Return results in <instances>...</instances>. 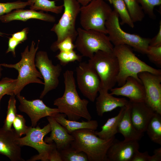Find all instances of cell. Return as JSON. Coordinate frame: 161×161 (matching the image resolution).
<instances>
[{
    "label": "cell",
    "mask_w": 161,
    "mask_h": 161,
    "mask_svg": "<svg viewBox=\"0 0 161 161\" xmlns=\"http://www.w3.org/2000/svg\"><path fill=\"white\" fill-rule=\"evenodd\" d=\"M63 76L64 91L62 96L54 101V105L57 106L59 113L65 114L69 120L78 121L83 118L87 120H91L92 116L87 108L89 101L79 97L73 71L66 70Z\"/></svg>",
    "instance_id": "cell-1"
},
{
    "label": "cell",
    "mask_w": 161,
    "mask_h": 161,
    "mask_svg": "<svg viewBox=\"0 0 161 161\" xmlns=\"http://www.w3.org/2000/svg\"><path fill=\"white\" fill-rule=\"evenodd\" d=\"M113 52L119 65V72L117 79V83L119 86H122L130 77L141 82L138 75L142 72L161 75V69L154 68L140 60L134 53L131 47L127 45L114 46Z\"/></svg>",
    "instance_id": "cell-2"
},
{
    "label": "cell",
    "mask_w": 161,
    "mask_h": 161,
    "mask_svg": "<svg viewBox=\"0 0 161 161\" xmlns=\"http://www.w3.org/2000/svg\"><path fill=\"white\" fill-rule=\"evenodd\" d=\"M38 43L35 47V43L32 42L30 49L27 46L21 53V58L18 62L14 64H1L0 65L5 67L13 68L17 70L18 75L15 95L20 94V92L27 85L31 83L44 84L40 79H43L40 72L36 69L35 59L38 49Z\"/></svg>",
    "instance_id": "cell-3"
},
{
    "label": "cell",
    "mask_w": 161,
    "mask_h": 161,
    "mask_svg": "<svg viewBox=\"0 0 161 161\" xmlns=\"http://www.w3.org/2000/svg\"><path fill=\"white\" fill-rule=\"evenodd\" d=\"M95 131L82 129L73 131L71 134L74 140L70 146L84 152L89 161H106L107 152L115 137L103 140L98 137Z\"/></svg>",
    "instance_id": "cell-4"
},
{
    "label": "cell",
    "mask_w": 161,
    "mask_h": 161,
    "mask_svg": "<svg viewBox=\"0 0 161 161\" xmlns=\"http://www.w3.org/2000/svg\"><path fill=\"white\" fill-rule=\"evenodd\" d=\"M119 18L117 13L114 10L106 22L107 34L110 41L114 46L126 45L138 52L146 54L150 39L124 31L121 27Z\"/></svg>",
    "instance_id": "cell-5"
},
{
    "label": "cell",
    "mask_w": 161,
    "mask_h": 161,
    "mask_svg": "<svg viewBox=\"0 0 161 161\" xmlns=\"http://www.w3.org/2000/svg\"><path fill=\"white\" fill-rule=\"evenodd\" d=\"M88 63L95 70L100 79V88L110 90L117 83L119 70L117 57L113 52L98 51L89 59Z\"/></svg>",
    "instance_id": "cell-6"
},
{
    "label": "cell",
    "mask_w": 161,
    "mask_h": 161,
    "mask_svg": "<svg viewBox=\"0 0 161 161\" xmlns=\"http://www.w3.org/2000/svg\"><path fill=\"white\" fill-rule=\"evenodd\" d=\"M112 11L111 7L104 0H94L81 6L80 21L82 28L107 34L105 23Z\"/></svg>",
    "instance_id": "cell-7"
},
{
    "label": "cell",
    "mask_w": 161,
    "mask_h": 161,
    "mask_svg": "<svg viewBox=\"0 0 161 161\" xmlns=\"http://www.w3.org/2000/svg\"><path fill=\"white\" fill-rule=\"evenodd\" d=\"M75 40V48L82 56L90 59L98 51L112 52L114 47L108 36L102 32L79 27Z\"/></svg>",
    "instance_id": "cell-8"
},
{
    "label": "cell",
    "mask_w": 161,
    "mask_h": 161,
    "mask_svg": "<svg viewBox=\"0 0 161 161\" xmlns=\"http://www.w3.org/2000/svg\"><path fill=\"white\" fill-rule=\"evenodd\" d=\"M64 12L57 24L51 30L57 36V40L51 47L53 51H56L57 45L65 38L69 37L75 41L78 35L76 28V21L80 13V6L77 0H63Z\"/></svg>",
    "instance_id": "cell-9"
},
{
    "label": "cell",
    "mask_w": 161,
    "mask_h": 161,
    "mask_svg": "<svg viewBox=\"0 0 161 161\" xmlns=\"http://www.w3.org/2000/svg\"><path fill=\"white\" fill-rule=\"evenodd\" d=\"M51 130L49 123L42 128L38 126L36 127L31 126L25 136L16 138V142L20 146L31 147L36 149L38 152V154L33 156L27 161H48L50 153L56 147L54 142L48 143L45 142L44 140L45 136L51 132Z\"/></svg>",
    "instance_id": "cell-10"
},
{
    "label": "cell",
    "mask_w": 161,
    "mask_h": 161,
    "mask_svg": "<svg viewBox=\"0 0 161 161\" xmlns=\"http://www.w3.org/2000/svg\"><path fill=\"white\" fill-rule=\"evenodd\" d=\"M35 65L44 80V88L40 98H43L49 91L55 89L59 83L58 78L62 72L61 65L53 64L45 51L37 52L35 59Z\"/></svg>",
    "instance_id": "cell-11"
},
{
    "label": "cell",
    "mask_w": 161,
    "mask_h": 161,
    "mask_svg": "<svg viewBox=\"0 0 161 161\" xmlns=\"http://www.w3.org/2000/svg\"><path fill=\"white\" fill-rule=\"evenodd\" d=\"M78 88L83 95L94 102L100 88L99 77L88 63L80 62L75 69Z\"/></svg>",
    "instance_id": "cell-12"
},
{
    "label": "cell",
    "mask_w": 161,
    "mask_h": 161,
    "mask_svg": "<svg viewBox=\"0 0 161 161\" xmlns=\"http://www.w3.org/2000/svg\"><path fill=\"white\" fill-rule=\"evenodd\" d=\"M138 76L144 87V102L154 111L161 115V75L144 72L139 73Z\"/></svg>",
    "instance_id": "cell-13"
},
{
    "label": "cell",
    "mask_w": 161,
    "mask_h": 161,
    "mask_svg": "<svg viewBox=\"0 0 161 161\" xmlns=\"http://www.w3.org/2000/svg\"><path fill=\"white\" fill-rule=\"evenodd\" d=\"M16 97L20 103L19 110L28 116L32 127H35L41 118L49 116L54 117L59 113L57 108L49 107L40 99L28 100L20 94L17 95Z\"/></svg>",
    "instance_id": "cell-14"
},
{
    "label": "cell",
    "mask_w": 161,
    "mask_h": 161,
    "mask_svg": "<svg viewBox=\"0 0 161 161\" xmlns=\"http://www.w3.org/2000/svg\"><path fill=\"white\" fill-rule=\"evenodd\" d=\"M139 148L138 141H120L115 138L107 152L106 161H131Z\"/></svg>",
    "instance_id": "cell-15"
},
{
    "label": "cell",
    "mask_w": 161,
    "mask_h": 161,
    "mask_svg": "<svg viewBox=\"0 0 161 161\" xmlns=\"http://www.w3.org/2000/svg\"><path fill=\"white\" fill-rule=\"evenodd\" d=\"M18 137L13 129L0 128V154L11 161H24L21 156V146L16 142Z\"/></svg>",
    "instance_id": "cell-16"
},
{
    "label": "cell",
    "mask_w": 161,
    "mask_h": 161,
    "mask_svg": "<svg viewBox=\"0 0 161 161\" xmlns=\"http://www.w3.org/2000/svg\"><path fill=\"white\" fill-rule=\"evenodd\" d=\"M118 88H112L110 93L112 95L123 96L132 102H144L145 94L142 82L135 78L129 77L125 83Z\"/></svg>",
    "instance_id": "cell-17"
},
{
    "label": "cell",
    "mask_w": 161,
    "mask_h": 161,
    "mask_svg": "<svg viewBox=\"0 0 161 161\" xmlns=\"http://www.w3.org/2000/svg\"><path fill=\"white\" fill-rule=\"evenodd\" d=\"M130 102V117L132 123L137 131L143 133L155 112L144 102Z\"/></svg>",
    "instance_id": "cell-18"
},
{
    "label": "cell",
    "mask_w": 161,
    "mask_h": 161,
    "mask_svg": "<svg viewBox=\"0 0 161 161\" xmlns=\"http://www.w3.org/2000/svg\"><path fill=\"white\" fill-rule=\"evenodd\" d=\"M51 127V133L49 137H46L44 141L47 143L54 142L57 149L60 151L70 146L74 140L72 135L58 123L52 117H47Z\"/></svg>",
    "instance_id": "cell-19"
},
{
    "label": "cell",
    "mask_w": 161,
    "mask_h": 161,
    "mask_svg": "<svg viewBox=\"0 0 161 161\" xmlns=\"http://www.w3.org/2000/svg\"><path fill=\"white\" fill-rule=\"evenodd\" d=\"M108 90L100 88L99 95L96 98V108L97 114L100 117L105 113L111 111L116 108L127 105L129 100L125 98H117L108 92Z\"/></svg>",
    "instance_id": "cell-20"
},
{
    "label": "cell",
    "mask_w": 161,
    "mask_h": 161,
    "mask_svg": "<svg viewBox=\"0 0 161 161\" xmlns=\"http://www.w3.org/2000/svg\"><path fill=\"white\" fill-rule=\"evenodd\" d=\"M31 19H36L53 23L55 21V17L50 14L44 13L42 11L37 12L30 9H19L14 10L0 17V20L7 23L14 20L25 21Z\"/></svg>",
    "instance_id": "cell-21"
},
{
    "label": "cell",
    "mask_w": 161,
    "mask_h": 161,
    "mask_svg": "<svg viewBox=\"0 0 161 161\" xmlns=\"http://www.w3.org/2000/svg\"><path fill=\"white\" fill-rule=\"evenodd\" d=\"M130 109V102L129 100L118 123L117 132L123 135L124 140L138 141L141 138L143 133L137 131L134 126L131 120Z\"/></svg>",
    "instance_id": "cell-22"
},
{
    "label": "cell",
    "mask_w": 161,
    "mask_h": 161,
    "mask_svg": "<svg viewBox=\"0 0 161 161\" xmlns=\"http://www.w3.org/2000/svg\"><path fill=\"white\" fill-rule=\"evenodd\" d=\"M66 115L64 114L58 113L54 117L55 119L64 127L69 134L79 129H88L93 131L96 130L98 127V123L96 120H91L81 122L71 120L65 118Z\"/></svg>",
    "instance_id": "cell-23"
},
{
    "label": "cell",
    "mask_w": 161,
    "mask_h": 161,
    "mask_svg": "<svg viewBox=\"0 0 161 161\" xmlns=\"http://www.w3.org/2000/svg\"><path fill=\"white\" fill-rule=\"evenodd\" d=\"M125 106L121 108L117 115L109 118L101 127L100 131H95V134L98 137L105 140H108L115 137V135L118 133V124L124 112Z\"/></svg>",
    "instance_id": "cell-24"
},
{
    "label": "cell",
    "mask_w": 161,
    "mask_h": 161,
    "mask_svg": "<svg viewBox=\"0 0 161 161\" xmlns=\"http://www.w3.org/2000/svg\"><path fill=\"white\" fill-rule=\"evenodd\" d=\"M161 115L155 112L147 126L145 131L151 140L161 145Z\"/></svg>",
    "instance_id": "cell-25"
},
{
    "label": "cell",
    "mask_w": 161,
    "mask_h": 161,
    "mask_svg": "<svg viewBox=\"0 0 161 161\" xmlns=\"http://www.w3.org/2000/svg\"><path fill=\"white\" fill-rule=\"evenodd\" d=\"M30 3V9L41 11L50 12L56 14H60L63 11V5H56L55 1L49 0H27Z\"/></svg>",
    "instance_id": "cell-26"
},
{
    "label": "cell",
    "mask_w": 161,
    "mask_h": 161,
    "mask_svg": "<svg viewBox=\"0 0 161 161\" xmlns=\"http://www.w3.org/2000/svg\"><path fill=\"white\" fill-rule=\"evenodd\" d=\"M112 4L114 10L117 13L121 20L120 24L123 25L126 24L131 28L134 27L123 0H106Z\"/></svg>",
    "instance_id": "cell-27"
},
{
    "label": "cell",
    "mask_w": 161,
    "mask_h": 161,
    "mask_svg": "<svg viewBox=\"0 0 161 161\" xmlns=\"http://www.w3.org/2000/svg\"><path fill=\"white\" fill-rule=\"evenodd\" d=\"M130 16L134 22L141 21L145 13L137 0H123Z\"/></svg>",
    "instance_id": "cell-28"
},
{
    "label": "cell",
    "mask_w": 161,
    "mask_h": 161,
    "mask_svg": "<svg viewBox=\"0 0 161 161\" xmlns=\"http://www.w3.org/2000/svg\"><path fill=\"white\" fill-rule=\"evenodd\" d=\"M63 161H88L86 155L79 151L71 146L59 151Z\"/></svg>",
    "instance_id": "cell-29"
},
{
    "label": "cell",
    "mask_w": 161,
    "mask_h": 161,
    "mask_svg": "<svg viewBox=\"0 0 161 161\" xmlns=\"http://www.w3.org/2000/svg\"><path fill=\"white\" fill-rule=\"evenodd\" d=\"M15 96L14 95H10L8 102L7 115L2 127L7 130L12 129L13 121L17 114Z\"/></svg>",
    "instance_id": "cell-30"
},
{
    "label": "cell",
    "mask_w": 161,
    "mask_h": 161,
    "mask_svg": "<svg viewBox=\"0 0 161 161\" xmlns=\"http://www.w3.org/2000/svg\"><path fill=\"white\" fill-rule=\"evenodd\" d=\"M17 82V78L7 77L2 78L0 81V96L15 95Z\"/></svg>",
    "instance_id": "cell-31"
},
{
    "label": "cell",
    "mask_w": 161,
    "mask_h": 161,
    "mask_svg": "<svg viewBox=\"0 0 161 161\" xmlns=\"http://www.w3.org/2000/svg\"><path fill=\"white\" fill-rule=\"evenodd\" d=\"M82 57V55L77 54L74 50L66 52L60 51L55 56L60 61V64L63 66L76 61L81 62Z\"/></svg>",
    "instance_id": "cell-32"
},
{
    "label": "cell",
    "mask_w": 161,
    "mask_h": 161,
    "mask_svg": "<svg viewBox=\"0 0 161 161\" xmlns=\"http://www.w3.org/2000/svg\"><path fill=\"white\" fill-rule=\"evenodd\" d=\"M30 5V3L28 1L25 2L19 0L7 3L0 2V17L14 10L23 8Z\"/></svg>",
    "instance_id": "cell-33"
},
{
    "label": "cell",
    "mask_w": 161,
    "mask_h": 161,
    "mask_svg": "<svg viewBox=\"0 0 161 161\" xmlns=\"http://www.w3.org/2000/svg\"><path fill=\"white\" fill-rule=\"evenodd\" d=\"M12 125L15 131L19 137L26 134L30 127L26 125L25 118L23 115L20 114H17Z\"/></svg>",
    "instance_id": "cell-34"
},
{
    "label": "cell",
    "mask_w": 161,
    "mask_h": 161,
    "mask_svg": "<svg viewBox=\"0 0 161 161\" xmlns=\"http://www.w3.org/2000/svg\"><path fill=\"white\" fill-rule=\"evenodd\" d=\"M140 4L144 13L152 19L156 18L154 9V7L161 4V0H137Z\"/></svg>",
    "instance_id": "cell-35"
},
{
    "label": "cell",
    "mask_w": 161,
    "mask_h": 161,
    "mask_svg": "<svg viewBox=\"0 0 161 161\" xmlns=\"http://www.w3.org/2000/svg\"><path fill=\"white\" fill-rule=\"evenodd\" d=\"M150 61L156 64L161 66V46H149L146 54Z\"/></svg>",
    "instance_id": "cell-36"
},
{
    "label": "cell",
    "mask_w": 161,
    "mask_h": 161,
    "mask_svg": "<svg viewBox=\"0 0 161 161\" xmlns=\"http://www.w3.org/2000/svg\"><path fill=\"white\" fill-rule=\"evenodd\" d=\"M74 41L70 37H68L64 39L58 44L56 47V51L59 50L60 51L66 52L73 50L75 48Z\"/></svg>",
    "instance_id": "cell-37"
},
{
    "label": "cell",
    "mask_w": 161,
    "mask_h": 161,
    "mask_svg": "<svg viewBox=\"0 0 161 161\" xmlns=\"http://www.w3.org/2000/svg\"><path fill=\"white\" fill-rule=\"evenodd\" d=\"M28 31V28H25L21 31L12 34L11 37L21 43L27 39Z\"/></svg>",
    "instance_id": "cell-38"
},
{
    "label": "cell",
    "mask_w": 161,
    "mask_h": 161,
    "mask_svg": "<svg viewBox=\"0 0 161 161\" xmlns=\"http://www.w3.org/2000/svg\"><path fill=\"white\" fill-rule=\"evenodd\" d=\"M21 43L12 37L9 38L8 41V47L6 53L11 52L13 57H16V49L18 45Z\"/></svg>",
    "instance_id": "cell-39"
},
{
    "label": "cell",
    "mask_w": 161,
    "mask_h": 161,
    "mask_svg": "<svg viewBox=\"0 0 161 161\" xmlns=\"http://www.w3.org/2000/svg\"><path fill=\"white\" fill-rule=\"evenodd\" d=\"M150 156L148 151L141 152L138 150L135 153L131 161H149Z\"/></svg>",
    "instance_id": "cell-40"
},
{
    "label": "cell",
    "mask_w": 161,
    "mask_h": 161,
    "mask_svg": "<svg viewBox=\"0 0 161 161\" xmlns=\"http://www.w3.org/2000/svg\"><path fill=\"white\" fill-rule=\"evenodd\" d=\"M159 30L157 34L150 39L149 46L154 47L161 46V22H160Z\"/></svg>",
    "instance_id": "cell-41"
},
{
    "label": "cell",
    "mask_w": 161,
    "mask_h": 161,
    "mask_svg": "<svg viewBox=\"0 0 161 161\" xmlns=\"http://www.w3.org/2000/svg\"><path fill=\"white\" fill-rule=\"evenodd\" d=\"M50 161H63L60 151L55 147L50 153L48 158Z\"/></svg>",
    "instance_id": "cell-42"
},
{
    "label": "cell",
    "mask_w": 161,
    "mask_h": 161,
    "mask_svg": "<svg viewBox=\"0 0 161 161\" xmlns=\"http://www.w3.org/2000/svg\"><path fill=\"white\" fill-rule=\"evenodd\" d=\"M154 154L150 156L149 161H161V148L155 149L154 151Z\"/></svg>",
    "instance_id": "cell-43"
},
{
    "label": "cell",
    "mask_w": 161,
    "mask_h": 161,
    "mask_svg": "<svg viewBox=\"0 0 161 161\" xmlns=\"http://www.w3.org/2000/svg\"><path fill=\"white\" fill-rule=\"evenodd\" d=\"M82 6H85L94 0H77Z\"/></svg>",
    "instance_id": "cell-44"
},
{
    "label": "cell",
    "mask_w": 161,
    "mask_h": 161,
    "mask_svg": "<svg viewBox=\"0 0 161 161\" xmlns=\"http://www.w3.org/2000/svg\"><path fill=\"white\" fill-rule=\"evenodd\" d=\"M2 66L0 65V78H1L2 76Z\"/></svg>",
    "instance_id": "cell-45"
},
{
    "label": "cell",
    "mask_w": 161,
    "mask_h": 161,
    "mask_svg": "<svg viewBox=\"0 0 161 161\" xmlns=\"http://www.w3.org/2000/svg\"><path fill=\"white\" fill-rule=\"evenodd\" d=\"M4 35V33L0 31V36H3Z\"/></svg>",
    "instance_id": "cell-46"
},
{
    "label": "cell",
    "mask_w": 161,
    "mask_h": 161,
    "mask_svg": "<svg viewBox=\"0 0 161 161\" xmlns=\"http://www.w3.org/2000/svg\"><path fill=\"white\" fill-rule=\"evenodd\" d=\"M4 96H0V102H1V99L2 98V97H3Z\"/></svg>",
    "instance_id": "cell-47"
}]
</instances>
